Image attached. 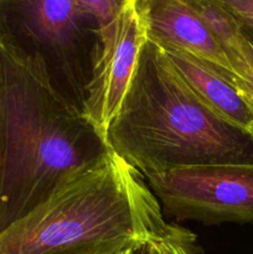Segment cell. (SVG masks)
I'll use <instances>...</instances> for the list:
<instances>
[{
  "mask_svg": "<svg viewBox=\"0 0 253 254\" xmlns=\"http://www.w3.org/2000/svg\"><path fill=\"white\" fill-rule=\"evenodd\" d=\"M243 26L253 30V0H220Z\"/></svg>",
  "mask_w": 253,
  "mask_h": 254,
  "instance_id": "cell-13",
  "label": "cell"
},
{
  "mask_svg": "<svg viewBox=\"0 0 253 254\" xmlns=\"http://www.w3.org/2000/svg\"><path fill=\"white\" fill-rule=\"evenodd\" d=\"M135 9L148 40L158 46L192 55L235 83V73L225 52L185 0H135Z\"/></svg>",
  "mask_w": 253,
  "mask_h": 254,
  "instance_id": "cell-7",
  "label": "cell"
},
{
  "mask_svg": "<svg viewBox=\"0 0 253 254\" xmlns=\"http://www.w3.org/2000/svg\"><path fill=\"white\" fill-rule=\"evenodd\" d=\"M107 141L144 178L190 166L253 165L251 133L205 106L150 40L141 47Z\"/></svg>",
  "mask_w": 253,
  "mask_h": 254,
  "instance_id": "cell-2",
  "label": "cell"
},
{
  "mask_svg": "<svg viewBox=\"0 0 253 254\" xmlns=\"http://www.w3.org/2000/svg\"><path fill=\"white\" fill-rule=\"evenodd\" d=\"M146 40L145 29L135 9V0H129L114 24L102 35L101 47L87 87L83 113L106 139L109 126L128 91Z\"/></svg>",
  "mask_w": 253,
  "mask_h": 254,
  "instance_id": "cell-6",
  "label": "cell"
},
{
  "mask_svg": "<svg viewBox=\"0 0 253 254\" xmlns=\"http://www.w3.org/2000/svg\"><path fill=\"white\" fill-rule=\"evenodd\" d=\"M161 210L205 225L253 222V165H202L145 178Z\"/></svg>",
  "mask_w": 253,
  "mask_h": 254,
  "instance_id": "cell-5",
  "label": "cell"
},
{
  "mask_svg": "<svg viewBox=\"0 0 253 254\" xmlns=\"http://www.w3.org/2000/svg\"><path fill=\"white\" fill-rule=\"evenodd\" d=\"M109 151L44 66L0 41V232Z\"/></svg>",
  "mask_w": 253,
  "mask_h": 254,
  "instance_id": "cell-1",
  "label": "cell"
},
{
  "mask_svg": "<svg viewBox=\"0 0 253 254\" xmlns=\"http://www.w3.org/2000/svg\"><path fill=\"white\" fill-rule=\"evenodd\" d=\"M202 19L225 52L236 81L251 67L252 46L243 31L242 24L220 0H185ZM236 84V82H235Z\"/></svg>",
  "mask_w": 253,
  "mask_h": 254,
  "instance_id": "cell-9",
  "label": "cell"
},
{
  "mask_svg": "<svg viewBox=\"0 0 253 254\" xmlns=\"http://www.w3.org/2000/svg\"><path fill=\"white\" fill-rule=\"evenodd\" d=\"M136 169L109 151L0 232V254H122L169 225Z\"/></svg>",
  "mask_w": 253,
  "mask_h": 254,
  "instance_id": "cell-3",
  "label": "cell"
},
{
  "mask_svg": "<svg viewBox=\"0 0 253 254\" xmlns=\"http://www.w3.org/2000/svg\"><path fill=\"white\" fill-rule=\"evenodd\" d=\"M96 16L101 25V36L114 24L129 0H79Z\"/></svg>",
  "mask_w": 253,
  "mask_h": 254,
  "instance_id": "cell-11",
  "label": "cell"
},
{
  "mask_svg": "<svg viewBox=\"0 0 253 254\" xmlns=\"http://www.w3.org/2000/svg\"><path fill=\"white\" fill-rule=\"evenodd\" d=\"M0 41L40 62L57 91L83 112L102 36L79 0H0Z\"/></svg>",
  "mask_w": 253,
  "mask_h": 254,
  "instance_id": "cell-4",
  "label": "cell"
},
{
  "mask_svg": "<svg viewBox=\"0 0 253 254\" xmlns=\"http://www.w3.org/2000/svg\"><path fill=\"white\" fill-rule=\"evenodd\" d=\"M134 254H203L196 243V236L186 228L169 225L160 236L144 243Z\"/></svg>",
  "mask_w": 253,
  "mask_h": 254,
  "instance_id": "cell-10",
  "label": "cell"
},
{
  "mask_svg": "<svg viewBox=\"0 0 253 254\" xmlns=\"http://www.w3.org/2000/svg\"><path fill=\"white\" fill-rule=\"evenodd\" d=\"M243 31H245L246 36H247L248 41H250L251 46H252V59H251V67L246 74H243L241 78L236 81V87L238 91L241 92L245 101L247 102L248 107H250L251 112L253 114V30L248 29V27L243 26ZM251 135L253 136V128L251 130Z\"/></svg>",
  "mask_w": 253,
  "mask_h": 254,
  "instance_id": "cell-12",
  "label": "cell"
},
{
  "mask_svg": "<svg viewBox=\"0 0 253 254\" xmlns=\"http://www.w3.org/2000/svg\"><path fill=\"white\" fill-rule=\"evenodd\" d=\"M159 47L205 106L230 123L251 133L253 114L235 83L188 52L173 47Z\"/></svg>",
  "mask_w": 253,
  "mask_h": 254,
  "instance_id": "cell-8",
  "label": "cell"
}]
</instances>
